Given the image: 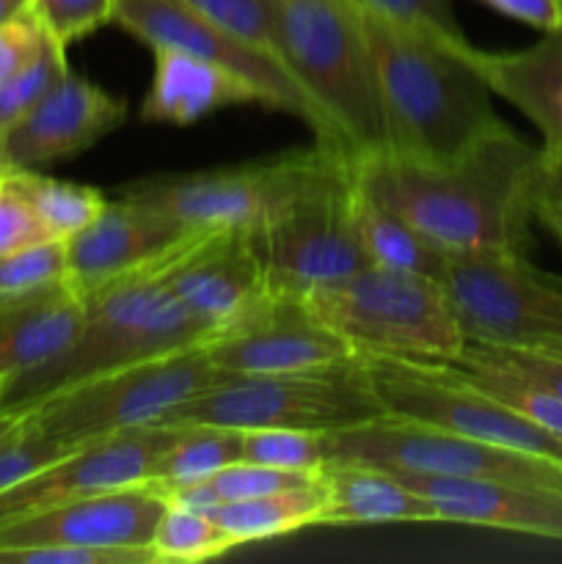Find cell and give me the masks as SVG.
I'll return each instance as SVG.
<instances>
[{
  "instance_id": "33",
  "label": "cell",
  "mask_w": 562,
  "mask_h": 564,
  "mask_svg": "<svg viewBox=\"0 0 562 564\" xmlns=\"http://www.w3.org/2000/svg\"><path fill=\"white\" fill-rule=\"evenodd\" d=\"M72 446L53 438L33 413H17L14 424L0 435V494L33 477L50 463L69 455Z\"/></svg>"
},
{
  "instance_id": "28",
  "label": "cell",
  "mask_w": 562,
  "mask_h": 564,
  "mask_svg": "<svg viewBox=\"0 0 562 564\" xmlns=\"http://www.w3.org/2000/svg\"><path fill=\"white\" fill-rule=\"evenodd\" d=\"M11 185L28 198L44 231L53 240H72L86 226H91L105 209L108 198L91 185L55 180L39 169H14L9 176Z\"/></svg>"
},
{
  "instance_id": "46",
  "label": "cell",
  "mask_w": 562,
  "mask_h": 564,
  "mask_svg": "<svg viewBox=\"0 0 562 564\" xmlns=\"http://www.w3.org/2000/svg\"><path fill=\"white\" fill-rule=\"evenodd\" d=\"M28 6H31V0H0V25L20 14V11H25Z\"/></svg>"
},
{
  "instance_id": "39",
  "label": "cell",
  "mask_w": 562,
  "mask_h": 564,
  "mask_svg": "<svg viewBox=\"0 0 562 564\" xmlns=\"http://www.w3.org/2000/svg\"><path fill=\"white\" fill-rule=\"evenodd\" d=\"M0 564H158L152 549H97V545H33L0 551Z\"/></svg>"
},
{
  "instance_id": "25",
  "label": "cell",
  "mask_w": 562,
  "mask_h": 564,
  "mask_svg": "<svg viewBox=\"0 0 562 564\" xmlns=\"http://www.w3.org/2000/svg\"><path fill=\"white\" fill-rule=\"evenodd\" d=\"M347 215H350L353 235L361 246L369 264L406 273H422L439 279L444 257L433 242L424 240L408 220L386 209L378 198L364 191L350 165V191H347Z\"/></svg>"
},
{
  "instance_id": "15",
  "label": "cell",
  "mask_w": 562,
  "mask_h": 564,
  "mask_svg": "<svg viewBox=\"0 0 562 564\" xmlns=\"http://www.w3.org/2000/svg\"><path fill=\"white\" fill-rule=\"evenodd\" d=\"M204 347L226 375L309 372L356 358L342 336L312 317L301 297L290 295H273Z\"/></svg>"
},
{
  "instance_id": "30",
  "label": "cell",
  "mask_w": 562,
  "mask_h": 564,
  "mask_svg": "<svg viewBox=\"0 0 562 564\" xmlns=\"http://www.w3.org/2000/svg\"><path fill=\"white\" fill-rule=\"evenodd\" d=\"M237 540L209 518V512L165 507L154 538L149 543L158 564L163 562H207L237 549Z\"/></svg>"
},
{
  "instance_id": "43",
  "label": "cell",
  "mask_w": 562,
  "mask_h": 564,
  "mask_svg": "<svg viewBox=\"0 0 562 564\" xmlns=\"http://www.w3.org/2000/svg\"><path fill=\"white\" fill-rule=\"evenodd\" d=\"M479 3L523 25L538 28L540 33L562 28V0H479Z\"/></svg>"
},
{
  "instance_id": "35",
  "label": "cell",
  "mask_w": 562,
  "mask_h": 564,
  "mask_svg": "<svg viewBox=\"0 0 562 564\" xmlns=\"http://www.w3.org/2000/svg\"><path fill=\"white\" fill-rule=\"evenodd\" d=\"M182 3L191 6L196 14H202L213 25L224 28L226 33L240 39L242 44L253 47L257 53L268 55L275 64H281L279 53H275L268 0H182Z\"/></svg>"
},
{
  "instance_id": "34",
  "label": "cell",
  "mask_w": 562,
  "mask_h": 564,
  "mask_svg": "<svg viewBox=\"0 0 562 564\" xmlns=\"http://www.w3.org/2000/svg\"><path fill=\"white\" fill-rule=\"evenodd\" d=\"M66 279V240H42L0 257V297L31 295Z\"/></svg>"
},
{
  "instance_id": "9",
  "label": "cell",
  "mask_w": 562,
  "mask_h": 564,
  "mask_svg": "<svg viewBox=\"0 0 562 564\" xmlns=\"http://www.w3.org/2000/svg\"><path fill=\"white\" fill-rule=\"evenodd\" d=\"M350 163L334 158L268 220L246 229L275 295L301 297L367 268L347 215Z\"/></svg>"
},
{
  "instance_id": "41",
  "label": "cell",
  "mask_w": 562,
  "mask_h": 564,
  "mask_svg": "<svg viewBox=\"0 0 562 564\" xmlns=\"http://www.w3.org/2000/svg\"><path fill=\"white\" fill-rule=\"evenodd\" d=\"M42 240H53V237L44 231L28 198L6 180L0 185V257Z\"/></svg>"
},
{
  "instance_id": "44",
  "label": "cell",
  "mask_w": 562,
  "mask_h": 564,
  "mask_svg": "<svg viewBox=\"0 0 562 564\" xmlns=\"http://www.w3.org/2000/svg\"><path fill=\"white\" fill-rule=\"evenodd\" d=\"M538 204L562 209V152L540 147Z\"/></svg>"
},
{
  "instance_id": "47",
  "label": "cell",
  "mask_w": 562,
  "mask_h": 564,
  "mask_svg": "<svg viewBox=\"0 0 562 564\" xmlns=\"http://www.w3.org/2000/svg\"><path fill=\"white\" fill-rule=\"evenodd\" d=\"M11 171H14V163H11L9 147H6V132H0V185L9 180Z\"/></svg>"
},
{
  "instance_id": "2",
  "label": "cell",
  "mask_w": 562,
  "mask_h": 564,
  "mask_svg": "<svg viewBox=\"0 0 562 564\" xmlns=\"http://www.w3.org/2000/svg\"><path fill=\"white\" fill-rule=\"evenodd\" d=\"M358 14L375 64L386 152L441 163L505 124L490 102L494 91L468 61L472 42L457 47L361 9Z\"/></svg>"
},
{
  "instance_id": "26",
  "label": "cell",
  "mask_w": 562,
  "mask_h": 564,
  "mask_svg": "<svg viewBox=\"0 0 562 564\" xmlns=\"http://www.w3.org/2000/svg\"><path fill=\"white\" fill-rule=\"evenodd\" d=\"M325 499L323 479L298 485V488L281 490V494L259 496V499L220 501L209 510L218 527H224L240 545L257 543V540L281 538V534L298 532L306 527H325Z\"/></svg>"
},
{
  "instance_id": "13",
  "label": "cell",
  "mask_w": 562,
  "mask_h": 564,
  "mask_svg": "<svg viewBox=\"0 0 562 564\" xmlns=\"http://www.w3.org/2000/svg\"><path fill=\"white\" fill-rule=\"evenodd\" d=\"M114 22L149 50H182L235 72L257 88L262 108L295 116L309 127V108L284 66L204 20L182 0H116Z\"/></svg>"
},
{
  "instance_id": "5",
  "label": "cell",
  "mask_w": 562,
  "mask_h": 564,
  "mask_svg": "<svg viewBox=\"0 0 562 564\" xmlns=\"http://www.w3.org/2000/svg\"><path fill=\"white\" fill-rule=\"evenodd\" d=\"M301 303L356 356L400 361H455L466 336L439 279L406 270L367 268L314 286Z\"/></svg>"
},
{
  "instance_id": "20",
  "label": "cell",
  "mask_w": 562,
  "mask_h": 564,
  "mask_svg": "<svg viewBox=\"0 0 562 564\" xmlns=\"http://www.w3.org/2000/svg\"><path fill=\"white\" fill-rule=\"evenodd\" d=\"M193 229L171 224L154 209L119 196L105 204L99 218L91 226L66 240V262L69 281L80 295H88L105 281L141 268L149 259L160 257L165 248Z\"/></svg>"
},
{
  "instance_id": "4",
  "label": "cell",
  "mask_w": 562,
  "mask_h": 564,
  "mask_svg": "<svg viewBox=\"0 0 562 564\" xmlns=\"http://www.w3.org/2000/svg\"><path fill=\"white\" fill-rule=\"evenodd\" d=\"M275 53L320 149L358 163L389 149L375 64L353 0H268Z\"/></svg>"
},
{
  "instance_id": "45",
  "label": "cell",
  "mask_w": 562,
  "mask_h": 564,
  "mask_svg": "<svg viewBox=\"0 0 562 564\" xmlns=\"http://www.w3.org/2000/svg\"><path fill=\"white\" fill-rule=\"evenodd\" d=\"M538 220L551 231V237H554V240L562 246V209L538 204Z\"/></svg>"
},
{
  "instance_id": "22",
  "label": "cell",
  "mask_w": 562,
  "mask_h": 564,
  "mask_svg": "<svg viewBox=\"0 0 562 564\" xmlns=\"http://www.w3.org/2000/svg\"><path fill=\"white\" fill-rule=\"evenodd\" d=\"M86 301L72 281L0 297V383L53 361L80 330Z\"/></svg>"
},
{
  "instance_id": "37",
  "label": "cell",
  "mask_w": 562,
  "mask_h": 564,
  "mask_svg": "<svg viewBox=\"0 0 562 564\" xmlns=\"http://www.w3.org/2000/svg\"><path fill=\"white\" fill-rule=\"evenodd\" d=\"M50 36L66 50L114 22L116 0H31Z\"/></svg>"
},
{
  "instance_id": "12",
  "label": "cell",
  "mask_w": 562,
  "mask_h": 564,
  "mask_svg": "<svg viewBox=\"0 0 562 564\" xmlns=\"http://www.w3.org/2000/svg\"><path fill=\"white\" fill-rule=\"evenodd\" d=\"M383 413L562 463V438L457 378L450 364L358 356Z\"/></svg>"
},
{
  "instance_id": "23",
  "label": "cell",
  "mask_w": 562,
  "mask_h": 564,
  "mask_svg": "<svg viewBox=\"0 0 562 564\" xmlns=\"http://www.w3.org/2000/svg\"><path fill=\"white\" fill-rule=\"evenodd\" d=\"M154 75L141 116L158 124H196L204 116L237 105H262L257 88L235 72L182 50H152Z\"/></svg>"
},
{
  "instance_id": "21",
  "label": "cell",
  "mask_w": 562,
  "mask_h": 564,
  "mask_svg": "<svg viewBox=\"0 0 562 564\" xmlns=\"http://www.w3.org/2000/svg\"><path fill=\"white\" fill-rule=\"evenodd\" d=\"M468 61L479 72L494 97L510 102L543 135V149L562 152V28L545 31L521 50H468Z\"/></svg>"
},
{
  "instance_id": "29",
  "label": "cell",
  "mask_w": 562,
  "mask_h": 564,
  "mask_svg": "<svg viewBox=\"0 0 562 564\" xmlns=\"http://www.w3.org/2000/svg\"><path fill=\"white\" fill-rule=\"evenodd\" d=\"M237 460H242V430L176 424L174 438L154 463L149 482H196V479H209Z\"/></svg>"
},
{
  "instance_id": "38",
  "label": "cell",
  "mask_w": 562,
  "mask_h": 564,
  "mask_svg": "<svg viewBox=\"0 0 562 564\" xmlns=\"http://www.w3.org/2000/svg\"><path fill=\"white\" fill-rule=\"evenodd\" d=\"M320 477L309 471H287V468L262 466V463L237 460L231 466L220 468L218 474L209 477L213 488L218 490L220 501H242V499H259V496L281 494V490L298 488V485L314 482Z\"/></svg>"
},
{
  "instance_id": "40",
  "label": "cell",
  "mask_w": 562,
  "mask_h": 564,
  "mask_svg": "<svg viewBox=\"0 0 562 564\" xmlns=\"http://www.w3.org/2000/svg\"><path fill=\"white\" fill-rule=\"evenodd\" d=\"M50 39L53 36H50L47 28L42 25V20H39L31 6L17 17H11V20H6L0 25V83L14 75V72H20L25 64H31Z\"/></svg>"
},
{
  "instance_id": "10",
  "label": "cell",
  "mask_w": 562,
  "mask_h": 564,
  "mask_svg": "<svg viewBox=\"0 0 562 564\" xmlns=\"http://www.w3.org/2000/svg\"><path fill=\"white\" fill-rule=\"evenodd\" d=\"M331 160L334 154L320 147L306 152L298 149L235 169L138 180L121 196L154 209L182 229H253L306 187Z\"/></svg>"
},
{
  "instance_id": "11",
  "label": "cell",
  "mask_w": 562,
  "mask_h": 564,
  "mask_svg": "<svg viewBox=\"0 0 562 564\" xmlns=\"http://www.w3.org/2000/svg\"><path fill=\"white\" fill-rule=\"evenodd\" d=\"M328 463H356L391 474L477 477L562 490V463L483 444L411 419L380 416L328 433Z\"/></svg>"
},
{
  "instance_id": "19",
  "label": "cell",
  "mask_w": 562,
  "mask_h": 564,
  "mask_svg": "<svg viewBox=\"0 0 562 564\" xmlns=\"http://www.w3.org/2000/svg\"><path fill=\"white\" fill-rule=\"evenodd\" d=\"M391 477L424 496L435 507L441 523L499 529L562 543V490L477 477Z\"/></svg>"
},
{
  "instance_id": "3",
  "label": "cell",
  "mask_w": 562,
  "mask_h": 564,
  "mask_svg": "<svg viewBox=\"0 0 562 564\" xmlns=\"http://www.w3.org/2000/svg\"><path fill=\"white\" fill-rule=\"evenodd\" d=\"M198 231H187L160 257L83 295L86 314L75 339L53 361L0 383V413H28L58 391L105 372L207 341V330L165 281Z\"/></svg>"
},
{
  "instance_id": "24",
  "label": "cell",
  "mask_w": 562,
  "mask_h": 564,
  "mask_svg": "<svg viewBox=\"0 0 562 564\" xmlns=\"http://www.w3.org/2000/svg\"><path fill=\"white\" fill-rule=\"evenodd\" d=\"M325 499V527H380V523H441L424 496L389 471L356 463H328L320 471Z\"/></svg>"
},
{
  "instance_id": "27",
  "label": "cell",
  "mask_w": 562,
  "mask_h": 564,
  "mask_svg": "<svg viewBox=\"0 0 562 564\" xmlns=\"http://www.w3.org/2000/svg\"><path fill=\"white\" fill-rule=\"evenodd\" d=\"M446 364H450V369L457 375V378L472 383L474 389L485 391V394L494 397L496 402L510 408L512 413L523 416L527 422L538 424V427L549 430V433H554L556 438H562L560 397L545 391L543 386H538L534 380L523 378V375L516 372V369L496 361V358L490 356L479 341L466 339L461 356H457L455 361H446Z\"/></svg>"
},
{
  "instance_id": "8",
  "label": "cell",
  "mask_w": 562,
  "mask_h": 564,
  "mask_svg": "<svg viewBox=\"0 0 562 564\" xmlns=\"http://www.w3.org/2000/svg\"><path fill=\"white\" fill-rule=\"evenodd\" d=\"M439 284L466 339L562 350V279L523 251L446 253Z\"/></svg>"
},
{
  "instance_id": "36",
  "label": "cell",
  "mask_w": 562,
  "mask_h": 564,
  "mask_svg": "<svg viewBox=\"0 0 562 564\" xmlns=\"http://www.w3.org/2000/svg\"><path fill=\"white\" fill-rule=\"evenodd\" d=\"M353 3L361 11H367V14L397 22V25L433 33V36L457 44V47L468 44L455 14H452L450 0H353Z\"/></svg>"
},
{
  "instance_id": "31",
  "label": "cell",
  "mask_w": 562,
  "mask_h": 564,
  "mask_svg": "<svg viewBox=\"0 0 562 564\" xmlns=\"http://www.w3.org/2000/svg\"><path fill=\"white\" fill-rule=\"evenodd\" d=\"M242 460L317 474L328 466V435L309 430H242Z\"/></svg>"
},
{
  "instance_id": "16",
  "label": "cell",
  "mask_w": 562,
  "mask_h": 564,
  "mask_svg": "<svg viewBox=\"0 0 562 564\" xmlns=\"http://www.w3.org/2000/svg\"><path fill=\"white\" fill-rule=\"evenodd\" d=\"M165 281L202 323L207 339L229 330L275 295L246 229H202Z\"/></svg>"
},
{
  "instance_id": "42",
  "label": "cell",
  "mask_w": 562,
  "mask_h": 564,
  "mask_svg": "<svg viewBox=\"0 0 562 564\" xmlns=\"http://www.w3.org/2000/svg\"><path fill=\"white\" fill-rule=\"evenodd\" d=\"M474 341V339H472ZM496 361L505 367L516 369L523 378L534 380L562 400V350H549V347H505L490 345V341H479Z\"/></svg>"
},
{
  "instance_id": "7",
  "label": "cell",
  "mask_w": 562,
  "mask_h": 564,
  "mask_svg": "<svg viewBox=\"0 0 562 564\" xmlns=\"http://www.w3.org/2000/svg\"><path fill=\"white\" fill-rule=\"evenodd\" d=\"M220 378L224 372L209 361L202 341L72 386L28 413L53 438L77 449L110 435L165 424L171 413Z\"/></svg>"
},
{
  "instance_id": "32",
  "label": "cell",
  "mask_w": 562,
  "mask_h": 564,
  "mask_svg": "<svg viewBox=\"0 0 562 564\" xmlns=\"http://www.w3.org/2000/svg\"><path fill=\"white\" fill-rule=\"evenodd\" d=\"M66 72H69L66 47L50 39L31 64H25L20 72L0 83V132H9L11 127L20 124L58 86Z\"/></svg>"
},
{
  "instance_id": "1",
  "label": "cell",
  "mask_w": 562,
  "mask_h": 564,
  "mask_svg": "<svg viewBox=\"0 0 562 564\" xmlns=\"http://www.w3.org/2000/svg\"><path fill=\"white\" fill-rule=\"evenodd\" d=\"M350 165L369 196L441 253L523 251L538 220L540 149L507 124L441 163L380 152Z\"/></svg>"
},
{
  "instance_id": "17",
  "label": "cell",
  "mask_w": 562,
  "mask_h": 564,
  "mask_svg": "<svg viewBox=\"0 0 562 564\" xmlns=\"http://www.w3.org/2000/svg\"><path fill=\"white\" fill-rule=\"evenodd\" d=\"M163 512V496L149 482L102 490L0 523V551L33 545L147 549Z\"/></svg>"
},
{
  "instance_id": "14",
  "label": "cell",
  "mask_w": 562,
  "mask_h": 564,
  "mask_svg": "<svg viewBox=\"0 0 562 564\" xmlns=\"http://www.w3.org/2000/svg\"><path fill=\"white\" fill-rule=\"evenodd\" d=\"M174 433L176 424H154V427L132 430V433H119L77 446L33 477L3 490L0 523L33 516L47 507L80 499V496L149 482L154 463L160 460Z\"/></svg>"
},
{
  "instance_id": "18",
  "label": "cell",
  "mask_w": 562,
  "mask_h": 564,
  "mask_svg": "<svg viewBox=\"0 0 562 564\" xmlns=\"http://www.w3.org/2000/svg\"><path fill=\"white\" fill-rule=\"evenodd\" d=\"M125 119V99L69 69L20 124L6 132V147L14 169H42L77 158L119 130Z\"/></svg>"
},
{
  "instance_id": "48",
  "label": "cell",
  "mask_w": 562,
  "mask_h": 564,
  "mask_svg": "<svg viewBox=\"0 0 562 564\" xmlns=\"http://www.w3.org/2000/svg\"><path fill=\"white\" fill-rule=\"evenodd\" d=\"M14 419L17 416H11V413H0V435H3L11 424H14Z\"/></svg>"
},
{
  "instance_id": "6",
  "label": "cell",
  "mask_w": 562,
  "mask_h": 564,
  "mask_svg": "<svg viewBox=\"0 0 562 564\" xmlns=\"http://www.w3.org/2000/svg\"><path fill=\"white\" fill-rule=\"evenodd\" d=\"M378 394L358 356L325 369L284 375H226L171 413L165 424H207L229 430H309L336 433L380 416Z\"/></svg>"
}]
</instances>
